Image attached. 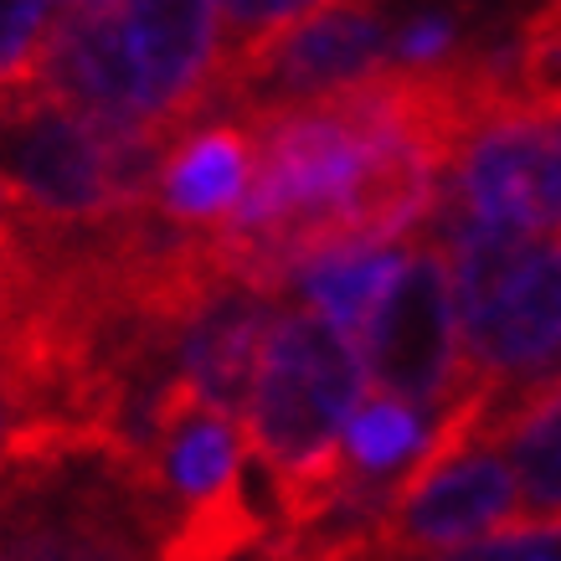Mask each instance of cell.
<instances>
[{
    "label": "cell",
    "instance_id": "1",
    "mask_svg": "<svg viewBox=\"0 0 561 561\" xmlns=\"http://www.w3.org/2000/svg\"><path fill=\"white\" fill-rule=\"evenodd\" d=\"M217 0H83L57 11L26 83L129 135L175 139L221 78Z\"/></svg>",
    "mask_w": 561,
    "mask_h": 561
},
{
    "label": "cell",
    "instance_id": "2",
    "mask_svg": "<svg viewBox=\"0 0 561 561\" xmlns=\"http://www.w3.org/2000/svg\"><path fill=\"white\" fill-rule=\"evenodd\" d=\"M171 505L108 427L26 423L0 454V561H154Z\"/></svg>",
    "mask_w": 561,
    "mask_h": 561
},
{
    "label": "cell",
    "instance_id": "3",
    "mask_svg": "<svg viewBox=\"0 0 561 561\" xmlns=\"http://www.w3.org/2000/svg\"><path fill=\"white\" fill-rule=\"evenodd\" d=\"M360 387L366 371L345 330L314 309H278L242 402V443L268 469L278 515L294 530H314L330 515L356 520L381 500L351 479L341 454Z\"/></svg>",
    "mask_w": 561,
    "mask_h": 561
},
{
    "label": "cell",
    "instance_id": "4",
    "mask_svg": "<svg viewBox=\"0 0 561 561\" xmlns=\"http://www.w3.org/2000/svg\"><path fill=\"white\" fill-rule=\"evenodd\" d=\"M165 145L88 119L36 83L0 93V191L42 232H93L150 211Z\"/></svg>",
    "mask_w": 561,
    "mask_h": 561
},
{
    "label": "cell",
    "instance_id": "5",
    "mask_svg": "<svg viewBox=\"0 0 561 561\" xmlns=\"http://www.w3.org/2000/svg\"><path fill=\"white\" fill-rule=\"evenodd\" d=\"M443 253L454 273L463 371L505 391L561 376V232H443Z\"/></svg>",
    "mask_w": 561,
    "mask_h": 561
},
{
    "label": "cell",
    "instance_id": "6",
    "mask_svg": "<svg viewBox=\"0 0 561 561\" xmlns=\"http://www.w3.org/2000/svg\"><path fill=\"white\" fill-rule=\"evenodd\" d=\"M356 356L376 397L408 408H448L463 387V335L454 305V273L438 242H408V253L356 330Z\"/></svg>",
    "mask_w": 561,
    "mask_h": 561
},
{
    "label": "cell",
    "instance_id": "7",
    "mask_svg": "<svg viewBox=\"0 0 561 561\" xmlns=\"http://www.w3.org/2000/svg\"><path fill=\"white\" fill-rule=\"evenodd\" d=\"M391 68V21L381 0H345L278 32L248 57L221 62L206 114H268L371 83Z\"/></svg>",
    "mask_w": 561,
    "mask_h": 561
},
{
    "label": "cell",
    "instance_id": "8",
    "mask_svg": "<svg viewBox=\"0 0 561 561\" xmlns=\"http://www.w3.org/2000/svg\"><path fill=\"white\" fill-rule=\"evenodd\" d=\"M520 515V490L505 448L494 438L469 443L463 454L408 469L387 490V511L371 526V557H454L490 541Z\"/></svg>",
    "mask_w": 561,
    "mask_h": 561
},
{
    "label": "cell",
    "instance_id": "9",
    "mask_svg": "<svg viewBox=\"0 0 561 561\" xmlns=\"http://www.w3.org/2000/svg\"><path fill=\"white\" fill-rule=\"evenodd\" d=\"M253 181V124L242 114H202L165 145L150 211L181 232H221Z\"/></svg>",
    "mask_w": 561,
    "mask_h": 561
},
{
    "label": "cell",
    "instance_id": "10",
    "mask_svg": "<svg viewBox=\"0 0 561 561\" xmlns=\"http://www.w3.org/2000/svg\"><path fill=\"white\" fill-rule=\"evenodd\" d=\"M273 320H278V299L273 294H257L248 284H227L181 324L171 376L186 381L206 408L238 417Z\"/></svg>",
    "mask_w": 561,
    "mask_h": 561
},
{
    "label": "cell",
    "instance_id": "11",
    "mask_svg": "<svg viewBox=\"0 0 561 561\" xmlns=\"http://www.w3.org/2000/svg\"><path fill=\"white\" fill-rule=\"evenodd\" d=\"M515 469L520 515L530 526H557L561 520V376L515 387L490 433Z\"/></svg>",
    "mask_w": 561,
    "mask_h": 561
},
{
    "label": "cell",
    "instance_id": "12",
    "mask_svg": "<svg viewBox=\"0 0 561 561\" xmlns=\"http://www.w3.org/2000/svg\"><path fill=\"white\" fill-rule=\"evenodd\" d=\"M402 253H408L402 242H387V248H335V253L309 257L305 268L289 278V289L305 299V309H314L320 320H330L335 330H345L356 341V330L366 324L381 289L391 284Z\"/></svg>",
    "mask_w": 561,
    "mask_h": 561
},
{
    "label": "cell",
    "instance_id": "13",
    "mask_svg": "<svg viewBox=\"0 0 561 561\" xmlns=\"http://www.w3.org/2000/svg\"><path fill=\"white\" fill-rule=\"evenodd\" d=\"M423 412L397 402V397H371L366 408H356V417L345 423V469L356 484H376V479L408 469L423 454Z\"/></svg>",
    "mask_w": 561,
    "mask_h": 561
},
{
    "label": "cell",
    "instance_id": "14",
    "mask_svg": "<svg viewBox=\"0 0 561 561\" xmlns=\"http://www.w3.org/2000/svg\"><path fill=\"white\" fill-rule=\"evenodd\" d=\"M217 5H221V47H227L221 62H232V57H248L278 32L320 16L330 5H345V0H217Z\"/></svg>",
    "mask_w": 561,
    "mask_h": 561
},
{
    "label": "cell",
    "instance_id": "15",
    "mask_svg": "<svg viewBox=\"0 0 561 561\" xmlns=\"http://www.w3.org/2000/svg\"><path fill=\"white\" fill-rule=\"evenodd\" d=\"M62 0H0V93L21 88L36 72Z\"/></svg>",
    "mask_w": 561,
    "mask_h": 561
},
{
    "label": "cell",
    "instance_id": "16",
    "mask_svg": "<svg viewBox=\"0 0 561 561\" xmlns=\"http://www.w3.org/2000/svg\"><path fill=\"white\" fill-rule=\"evenodd\" d=\"M541 114V135H546V181H551V227L561 232V99L551 103H530Z\"/></svg>",
    "mask_w": 561,
    "mask_h": 561
},
{
    "label": "cell",
    "instance_id": "17",
    "mask_svg": "<svg viewBox=\"0 0 561 561\" xmlns=\"http://www.w3.org/2000/svg\"><path fill=\"white\" fill-rule=\"evenodd\" d=\"M26 423V408H21V391H16V376L0 356V454H5V443L16 438V427Z\"/></svg>",
    "mask_w": 561,
    "mask_h": 561
},
{
    "label": "cell",
    "instance_id": "18",
    "mask_svg": "<svg viewBox=\"0 0 561 561\" xmlns=\"http://www.w3.org/2000/svg\"><path fill=\"white\" fill-rule=\"evenodd\" d=\"M68 5H83V0H62V11H68Z\"/></svg>",
    "mask_w": 561,
    "mask_h": 561
}]
</instances>
